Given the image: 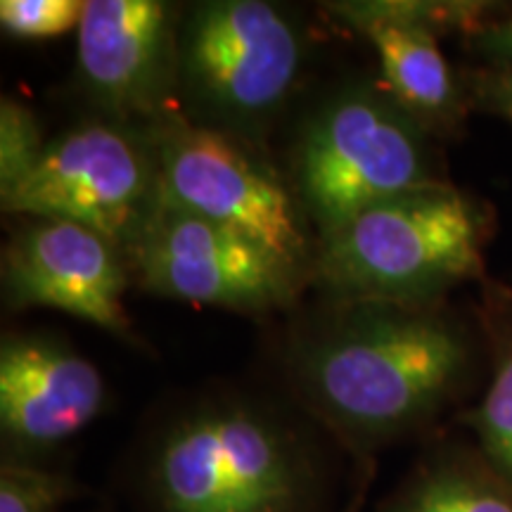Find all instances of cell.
Instances as JSON below:
<instances>
[{"label":"cell","instance_id":"cell-1","mask_svg":"<svg viewBox=\"0 0 512 512\" xmlns=\"http://www.w3.org/2000/svg\"><path fill=\"white\" fill-rule=\"evenodd\" d=\"M152 512H311V453L283 420L240 401L190 408L145 460Z\"/></svg>","mask_w":512,"mask_h":512},{"label":"cell","instance_id":"cell-2","mask_svg":"<svg viewBox=\"0 0 512 512\" xmlns=\"http://www.w3.org/2000/svg\"><path fill=\"white\" fill-rule=\"evenodd\" d=\"M444 320L370 309L306 351L299 382L311 406L356 444L392 439L444 399L465 366Z\"/></svg>","mask_w":512,"mask_h":512},{"label":"cell","instance_id":"cell-3","mask_svg":"<svg viewBox=\"0 0 512 512\" xmlns=\"http://www.w3.org/2000/svg\"><path fill=\"white\" fill-rule=\"evenodd\" d=\"M482 268V221L444 183L380 202L325 238L320 273L344 297L396 304Z\"/></svg>","mask_w":512,"mask_h":512},{"label":"cell","instance_id":"cell-4","mask_svg":"<svg viewBox=\"0 0 512 512\" xmlns=\"http://www.w3.org/2000/svg\"><path fill=\"white\" fill-rule=\"evenodd\" d=\"M297 169L302 200L325 238L375 204L439 185L411 121L368 93L344 95L318 114Z\"/></svg>","mask_w":512,"mask_h":512},{"label":"cell","instance_id":"cell-5","mask_svg":"<svg viewBox=\"0 0 512 512\" xmlns=\"http://www.w3.org/2000/svg\"><path fill=\"white\" fill-rule=\"evenodd\" d=\"M0 200L8 214L81 223L119 247L136 242L155 211L157 164L119 128L81 126L48 143Z\"/></svg>","mask_w":512,"mask_h":512},{"label":"cell","instance_id":"cell-6","mask_svg":"<svg viewBox=\"0 0 512 512\" xmlns=\"http://www.w3.org/2000/svg\"><path fill=\"white\" fill-rule=\"evenodd\" d=\"M155 204L238 230L294 268L304 259V230L290 192L266 166L211 128L176 126L166 136Z\"/></svg>","mask_w":512,"mask_h":512},{"label":"cell","instance_id":"cell-7","mask_svg":"<svg viewBox=\"0 0 512 512\" xmlns=\"http://www.w3.org/2000/svg\"><path fill=\"white\" fill-rule=\"evenodd\" d=\"M133 256L145 290L238 311L290 302L297 278V268L238 230L159 204Z\"/></svg>","mask_w":512,"mask_h":512},{"label":"cell","instance_id":"cell-8","mask_svg":"<svg viewBox=\"0 0 512 512\" xmlns=\"http://www.w3.org/2000/svg\"><path fill=\"white\" fill-rule=\"evenodd\" d=\"M299 62L297 31L261 0L204 3L185 29V74L228 117L254 119L275 110L290 93Z\"/></svg>","mask_w":512,"mask_h":512},{"label":"cell","instance_id":"cell-9","mask_svg":"<svg viewBox=\"0 0 512 512\" xmlns=\"http://www.w3.org/2000/svg\"><path fill=\"white\" fill-rule=\"evenodd\" d=\"M3 283L10 304L50 306L131 337L117 245L81 223L34 219L19 230L5 247Z\"/></svg>","mask_w":512,"mask_h":512},{"label":"cell","instance_id":"cell-10","mask_svg":"<svg viewBox=\"0 0 512 512\" xmlns=\"http://www.w3.org/2000/svg\"><path fill=\"white\" fill-rule=\"evenodd\" d=\"M100 370L43 337H8L0 349V430L10 458L29 460L76 437L105 408Z\"/></svg>","mask_w":512,"mask_h":512},{"label":"cell","instance_id":"cell-11","mask_svg":"<svg viewBox=\"0 0 512 512\" xmlns=\"http://www.w3.org/2000/svg\"><path fill=\"white\" fill-rule=\"evenodd\" d=\"M79 67L91 91L119 112H152L169 86L171 19L159 0H88Z\"/></svg>","mask_w":512,"mask_h":512},{"label":"cell","instance_id":"cell-12","mask_svg":"<svg viewBox=\"0 0 512 512\" xmlns=\"http://www.w3.org/2000/svg\"><path fill=\"white\" fill-rule=\"evenodd\" d=\"M332 12L373 43L384 83L406 110L441 114L453 105L456 86L437 31L384 15L373 3H339L332 5Z\"/></svg>","mask_w":512,"mask_h":512},{"label":"cell","instance_id":"cell-13","mask_svg":"<svg viewBox=\"0 0 512 512\" xmlns=\"http://www.w3.org/2000/svg\"><path fill=\"white\" fill-rule=\"evenodd\" d=\"M505 479L460 465H439L422 472L387 512H512V491Z\"/></svg>","mask_w":512,"mask_h":512},{"label":"cell","instance_id":"cell-14","mask_svg":"<svg viewBox=\"0 0 512 512\" xmlns=\"http://www.w3.org/2000/svg\"><path fill=\"white\" fill-rule=\"evenodd\" d=\"M76 494L79 484L67 472L15 458L0 467V512H57Z\"/></svg>","mask_w":512,"mask_h":512},{"label":"cell","instance_id":"cell-15","mask_svg":"<svg viewBox=\"0 0 512 512\" xmlns=\"http://www.w3.org/2000/svg\"><path fill=\"white\" fill-rule=\"evenodd\" d=\"M475 430L498 477L512 484V354L496 368L489 392L475 413Z\"/></svg>","mask_w":512,"mask_h":512},{"label":"cell","instance_id":"cell-16","mask_svg":"<svg viewBox=\"0 0 512 512\" xmlns=\"http://www.w3.org/2000/svg\"><path fill=\"white\" fill-rule=\"evenodd\" d=\"M46 145L34 112L22 102L5 98L0 105V195L34 169Z\"/></svg>","mask_w":512,"mask_h":512},{"label":"cell","instance_id":"cell-17","mask_svg":"<svg viewBox=\"0 0 512 512\" xmlns=\"http://www.w3.org/2000/svg\"><path fill=\"white\" fill-rule=\"evenodd\" d=\"M81 0H3L0 24L17 38H55L79 29Z\"/></svg>","mask_w":512,"mask_h":512},{"label":"cell","instance_id":"cell-18","mask_svg":"<svg viewBox=\"0 0 512 512\" xmlns=\"http://www.w3.org/2000/svg\"><path fill=\"white\" fill-rule=\"evenodd\" d=\"M486 46H489V50H494V53L503 55V57H510V60H512V19H510V22L501 24L498 29L491 31Z\"/></svg>","mask_w":512,"mask_h":512},{"label":"cell","instance_id":"cell-19","mask_svg":"<svg viewBox=\"0 0 512 512\" xmlns=\"http://www.w3.org/2000/svg\"><path fill=\"white\" fill-rule=\"evenodd\" d=\"M496 105L501 107L503 114H508L512 119V74L505 76V79H501V83H498Z\"/></svg>","mask_w":512,"mask_h":512}]
</instances>
